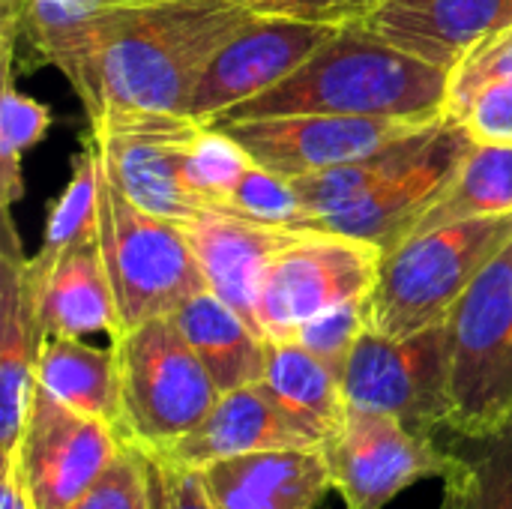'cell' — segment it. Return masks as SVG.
I'll return each mask as SVG.
<instances>
[{
    "instance_id": "cell-1",
    "label": "cell",
    "mask_w": 512,
    "mask_h": 509,
    "mask_svg": "<svg viewBox=\"0 0 512 509\" xmlns=\"http://www.w3.org/2000/svg\"><path fill=\"white\" fill-rule=\"evenodd\" d=\"M249 18L231 0L111 3L96 30L102 111L186 114L204 69Z\"/></svg>"
},
{
    "instance_id": "cell-2",
    "label": "cell",
    "mask_w": 512,
    "mask_h": 509,
    "mask_svg": "<svg viewBox=\"0 0 512 509\" xmlns=\"http://www.w3.org/2000/svg\"><path fill=\"white\" fill-rule=\"evenodd\" d=\"M450 72L390 45L363 21L339 27L300 69L276 87L237 102L207 126L294 114L339 117H447Z\"/></svg>"
},
{
    "instance_id": "cell-3",
    "label": "cell",
    "mask_w": 512,
    "mask_h": 509,
    "mask_svg": "<svg viewBox=\"0 0 512 509\" xmlns=\"http://www.w3.org/2000/svg\"><path fill=\"white\" fill-rule=\"evenodd\" d=\"M510 243L512 213H501L435 228L384 252L369 294L372 330L402 339L444 324Z\"/></svg>"
},
{
    "instance_id": "cell-4",
    "label": "cell",
    "mask_w": 512,
    "mask_h": 509,
    "mask_svg": "<svg viewBox=\"0 0 512 509\" xmlns=\"http://www.w3.org/2000/svg\"><path fill=\"white\" fill-rule=\"evenodd\" d=\"M96 234L123 330L171 315L183 300L207 291L183 225L129 201L108 177L105 162L99 165Z\"/></svg>"
},
{
    "instance_id": "cell-5",
    "label": "cell",
    "mask_w": 512,
    "mask_h": 509,
    "mask_svg": "<svg viewBox=\"0 0 512 509\" xmlns=\"http://www.w3.org/2000/svg\"><path fill=\"white\" fill-rule=\"evenodd\" d=\"M120 372L123 438L162 453L204 423L219 387L171 315L123 330L111 342Z\"/></svg>"
},
{
    "instance_id": "cell-6",
    "label": "cell",
    "mask_w": 512,
    "mask_h": 509,
    "mask_svg": "<svg viewBox=\"0 0 512 509\" xmlns=\"http://www.w3.org/2000/svg\"><path fill=\"white\" fill-rule=\"evenodd\" d=\"M450 432L477 441L512 429V243L447 318Z\"/></svg>"
},
{
    "instance_id": "cell-7",
    "label": "cell",
    "mask_w": 512,
    "mask_h": 509,
    "mask_svg": "<svg viewBox=\"0 0 512 509\" xmlns=\"http://www.w3.org/2000/svg\"><path fill=\"white\" fill-rule=\"evenodd\" d=\"M351 411L387 414L417 435L450 429V339L447 321L411 336L366 330L342 372Z\"/></svg>"
},
{
    "instance_id": "cell-8",
    "label": "cell",
    "mask_w": 512,
    "mask_h": 509,
    "mask_svg": "<svg viewBox=\"0 0 512 509\" xmlns=\"http://www.w3.org/2000/svg\"><path fill=\"white\" fill-rule=\"evenodd\" d=\"M204 123L165 111L108 108L90 120L102 162L117 189L153 216L186 225L213 207L189 186L186 156Z\"/></svg>"
},
{
    "instance_id": "cell-9",
    "label": "cell",
    "mask_w": 512,
    "mask_h": 509,
    "mask_svg": "<svg viewBox=\"0 0 512 509\" xmlns=\"http://www.w3.org/2000/svg\"><path fill=\"white\" fill-rule=\"evenodd\" d=\"M381 258L384 252L375 243L330 231H300L264 267L258 285V324L264 336L291 342L309 318L369 297Z\"/></svg>"
},
{
    "instance_id": "cell-10",
    "label": "cell",
    "mask_w": 512,
    "mask_h": 509,
    "mask_svg": "<svg viewBox=\"0 0 512 509\" xmlns=\"http://www.w3.org/2000/svg\"><path fill=\"white\" fill-rule=\"evenodd\" d=\"M474 144L477 141L465 123L441 117L429 129L420 150L402 168H396L390 177L369 186L366 192L348 198L345 204L318 213L309 222V231L357 237L375 243L381 252L396 249L414 234L417 222L450 186Z\"/></svg>"
},
{
    "instance_id": "cell-11",
    "label": "cell",
    "mask_w": 512,
    "mask_h": 509,
    "mask_svg": "<svg viewBox=\"0 0 512 509\" xmlns=\"http://www.w3.org/2000/svg\"><path fill=\"white\" fill-rule=\"evenodd\" d=\"M321 450L348 509H384L408 486L450 480L462 468V456L438 450L399 420L351 408Z\"/></svg>"
},
{
    "instance_id": "cell-12",
    "label": "cell",
    "mask_w": 512,
    "mask_h": 509,
    "mask_svg": "<svg viewBox=\"0 0 512 509\" xmlns=\"http://www.w3.org/2000/svg\"><path fill=\"white\" fill-rule=\"evenodd\" d=\"M123 435L36 387L27 423L12 453L36 509H69L81 501L123 450ZM9 459V456H6Z\"/></svg>"
},
{
    "instance_id": "cell-13",
    "label": "cell",
    "mask_w": 512,
    "mask_h": 509,
    "mask_svg": "<svg viewBox=\"0 0 512 509\" xmlns=\"http://www.w3.org/2000/svg\"><path fill=\"white\" fill-rule=\"evenodd\" d=\"M429 123L435 120L294 114V117L228 123L216 129H225L252 156L255 165L285 180H297L306 174L333 171L363 156H372L387 144L426 129Z\"/></svg>"
},
{
    "instance_id": "cell-14",
    "label": "cell",
    "mask_w": 512,
    "mask_h": 509,
    "mask_svg": "<svg viewBox=\"0 0 512 509\" xmlns=\"http://www.w3.org/2000/svg\"><path fill=\"white\" fill-rule=\"evenodd\" d=\"M339 27L291 18L252 15L243 30L210 60L192 99L189 117L210 123L216 114L246 102L300 69Z\"/></svg>"
},
{
    "instance_id": "cell-15",
    "label": "cell",
    "mask_w": 512,
    "mask_h": 509,
    "mask_svg": "<svg viewBox=\"0 0 512 509\" xmlns=\"http://www.w3.org/2000/svg\"><path fill=\"white\" fill-rule=\"evenodd\" d=\"M363 24L390 45L453 72L483 39L512 27V0H375Z\"/></svg>"
},
{
    "instance_id": "cell-16",
    "label": "cell",
    "mask_w": 512,
    "mask_h": 509,
    "mask_svg": "<svg viewBox=\"0 0 512 509\" xmlns=\"http://www.w3.org/2000/svg\"><path fill=\"white\" fill-rule=\"evenodd\" d=\"M324 441L297 423L264 384L237 387L222 393L213 411L198 429L180 438L159 456L186 465L207 468L222 459L264 453V450H321ZM153 453V450H150Z\"/></svg>"
},
{
    "instance_id": "cell-17",
    "label": "cell",
    "mask_w": 512,
    "mask_h": 509,
    "mask_svg": "<svg viewBox=\"0 0 512 509\" xmlns=\"http://www.w3.org/2000/svg\"><path fill=\"white\" fill-rule=\"evenodd\" d=\"M183 231L201 264L207 288L222 303H228L252 330L264 336L258 324V285H261L264 267L300 231L270 228L234 210H210L186 222Z\"/></svg>"
},
{
    "instance_id": "cell-18",
    "label": "cell",
    "mask_w": 512,
    "mask_h": 509,
    "mask_svg": "<svg viewBox=\"0 0 512 509\" xmlns=\"http://www.w3.org/2000/svg\"><path fill=\"white\" fill-rule=\"evenodd\" d=\"M3 258H0V453L3 459L18 450L36 396V363L42 330L36 303L24 276V252L18 246L12 219H3Z\"/></svg>"
},
{
    "instance_id": "cell-19",
    "label": "cell",
    "mask_w": 512,
    "mask_h": 509,
    "mask_svg": "<svg viewBox=\"0 0 512 509\" xmlns=\"http://www.w3.org/2000/svg\"><path fill=\"white\" fill-rule=\"evenodd\" d=\"M216 509H315L333 489L324 450H264L201 468Z\"/></svg>"
},
{
    "instance_id": "cell-20",
    "label": "cell",
    "mask_w": 512,
    "mask_h": 509,
    "mask_svg": "<svg viewBox=\"0 0 512 509\" xmlns=\"http://www.w3.org/2000/svg\"><path fill=\"white\" fill-rule=\"evenodd\" d=\"M27 288L36 303V321L42 339L45 336L84 339L93 333H105L111 342L120 339L123 327H120L111 279L105 270L99 234H90L81 243H75L39 285L27 282Z\"/></svg>"
},
{
    "instance_id": "cell-21",
    "label": "cell",
    "mask_w": 512,
    "mask_h": 509,
    "mask_svg": "<svg viewBox=\"0 0 512 509\" xmlns=\"http://www.w3.org/2000/svg\"><path fill=\"white\" fill-rule=\"evenodd\" d=\"M21 39L39 63L57 66L75 87L90 120L102 114L96 75V30L108 0H6Z\"/></svg>"
},
{
    "instance_id": "cell-22",
    "label": "cell",
    "mask_w": 512,
    "mask_h": 509,
    "mask_svg": "<svg viewBox=\"0 0 512 509\" xmlns=\"http://www.w3.org/2000/svg\"><path fill=\"white\" fill-rule=\"evenodd\" d=\"M171 321L192 345V351L201 357L219 393H231L237 387L264 381L270 339L252 330L210 288L183 300L171 312Z\"/></svg>"
},
{
    "instance_id": "cell-23",
    "label": "cell",
    "mask_w": 512,
    "mask_h": 509,
    "mask_svg": "<svg viewBox=\"0 0 512 509\" xmlns=\"http://www.w3.org/2000/svg\"><path fill=\"white\" fill-rule=\"evenodd\" d=\"M36 387L69 408L114 426L123 435L120 372L114 345L96 348L72 336H45L36 363Z\"/></svg>"
},
{
    "instance_id": "cell-24",
    "label": "cell",
    "mask_w": 512,
    "mask_h": 509,
    "mask_svg": "<svg viewBox=\"0 0 512 509\" xmlns=\"http://www.w3.org/2000/svg\"><path fill=\"white\" fill-rule=\"evenodd\" d=\"M276 402L324 444L345 420V393L342 375L333 372L321 357H315L300 342H273L267 345V372L261 381Z\"/></svg>"
},
{
    "instance_id": "cell-25",
    "label": "cell",
    "mask_w": 512,
    "mask_h": 509,
    "mask_svg": "<svg viewBox=\"0 0 512 509\" xmlns=\"http://www.w3.org/2000/svg\"><path fill=\"white\" fill-rule=\"evenodd\" d=\"M501 213H512V144L477 141L411 237Z\"/></svg>"
},
{
    "instance_id": "cell-26",
    "label": "cell",
    "mask_w": 512,
    "mask_h": 509,
    "mask_svg": "<svg viewBox=\"0 0 512 509\" xmlns=\"http://www.w3.org/2000/svg\"><path fill=\"white\" fill-rule=\"evenodd\" d=\"M99 165L102 150L93 132L84 135L81 153L72 162V180L48 213V225L42 234V246L33 258H27L24 273L30 285H39L54 264L84 237L96 234V207H99Z\"/></svg>"
},
{
    "instance_id": "cell-27",
    "label": "cell",
    "mask_w": 512,
    "mask_h": 509,
    "mask_svg": "<svg viewBox=\"0 0 512 509\" xmlns=\"http://www.w3.org/2000/svg\"><path fill=\"white\" fill-rule=\"evenodd\" d=\"M18 21L12 9L3 3V39H0V57H3V93H0V195H3V216H9V207L24 195V174L21 159L24 153L42 141V135L51 126V111L39 105L36 99L18 93L15 87V39H18Z\"/></svg>"
},
{
    "instance_id": "cell-28",
    "label": "cell",
    "mask_w": 512,
    "mask_h": 509,
    "mask_svg": "<svg viewBox=\"0 0 512 509\" xmlns=\"http://www.w3.org/2000/svg\"><path fill=\"white\" fill-rule=\"evenodd\" d=\"M252 165V156L225 129L204 123L186 156V180L213 210H231L228 195Z\"/></svg>"
},
{
    "instance_id": "cell-29",
    "label": "cell",
    "mask_w": 512,
    "mask_h": 509,
    "mask_svg": "<svg viewBox=\"0 0 512 509\" xmlns=\"http://www.w3.org/2000/svg\"><path fill=\"white\" fill-rule=\"evenodd\" d=\"M474 444L477 450L462 456V468L444 483L459 489L465 509H512V429Z\"/></svg>"
},
{
    "instance_id": "cell-30",
    "label": "cell",
    "mask_w": 512,
    "mask_h": 509,
    "mask_svg": "<svg viewBox=\"0 0 512 509\" xmlns=\"http://www.w3.org/2000/svg\"><path fill=\"white\" fill-rule=\"evenodd\" d=\"M228 204L234 213H240L252 222H261L270 228L306 231L309 213H306L294 183L261 168V165H252L237 180V186L228 195Z\"/></svg>"
},
{
    "instance_id": "cell-31",
    "label": "cell",
    "mask_w": 512,
    "mask_h": 509,
    "mask_svg": "<svg viewBox=\"0 0 512 509\" xmlns=\"http://www.w3.org/2000/svg\"><path fill=\"white\" fill-rule=\"evenodd\" d=\"M372 327L369 321V297H357L348 303H339L315 318H309L294 342H300L303 348H309L315 357H321L333 372H345L348 357L354 351V345L360 342V336Z\"/></svg>"
},
{
    "instance_id": "cell-32",
    "label": "cell",
    "mask_w": 512,
    "mask_h": 509,
    "mask_svg": "<svg viewBox=\"0 0 512 509\" xmlns=\"http://www.w3.org/2000/svg\"><path fill=\"white\" fill-rule=\"evenodd\" d=\"M512 78V27L483 39L453 72L447 87V117L459 120L477 99V93L495 81Z\"/></svg>"
},
{
    "instance_id": "cell-33",
    "label": "cell",
    "mask_w": 512,
    "mask_h": 509,
    "mask_svg": "<svg viewBox=\"0 0 512 509\" xmlns=\"http://www.w3.org/2000/svg\"><path fill=\"white\" fill-rule=\"evenodd\" d=\"M69 509H153L141 447L126 441L120 456L99 477V483Z\"/></svg>"
},
{
    "instance_id": "cell-34",
    "label": "cell",
    "mask_w": 512,
    "mask_h": 509,
    "mask_svg": "<svg viewBox=\"0 0 512 509\" xmlns=\"http://www.w3.org/2000/svg\"><path fill=\"white\" fill-rule=\"evenodd\" d=\"M141 453L147 462L153 509H216L198 468L177 465V462H171L159 453H150L144 447H141Z\"/></svg>"
},
{
    "instance_id": "cell-35",
    "label": "cell",
    "mask_w": 512,
    "mask_h": 509,
    "mask_svg": "<svg viewBox=\"0 0 512 509\" xmlns=\"http://www.w3.org/2000/svg\"><path fill=\"white\" fill-rule=\"evenodd\" d=\"M231 3L264 18H291L306 24L345 27V24L366 21L375 0H231Z\"/></svg>"
},
{
    "instance_id": "cell-36",
    "label": "cell",
    "mask_w": 512,
    "mask_h": 509,
    "mask_svg": "<svg viewBox=\"0 0 512 509\" xmlns=\"http://www.w3.org/2000/svg\"><path fill=\"white\" fill-rule=\"evenodd\" d=\"M462 123L483 144H512V78L495 81L477 93Z\"/></svg>"
},
{
    "instance_id": "cell-37",
    "label": "cell",
    "mask_w": 512,
    "mask_h": 509,
    "mask_svg": "<svg viewBox=\"0 0 512 509\" xmlns=\"http://www.w3.org/2000/svg\"><path fill=\"white\" fill-rule=\"evenodd\" d=\"M0 509H36L21 477V465L15 456L3 459V486H0Z\"/></svg>"
},
{
    "instance_id": "cell-38",
    "label": "cell",
    "mask_w": 512,
    "mask_h": 509,
    "mask_svg": "<svg viewBox=\"0 0 512 509\" xmlns=\"http://www.w3.org/2000/svg\"><path fill=\"white\" fill-rule=\"evenodd\" d=\"M438 509H465V501L459 495V489L453 483H444V501Z\"/></svg>"
},
{
    "instance_id": "cell-39",
    "label": "cell",
    "mask_w": 512,
    "mask_h": 509,
    "mask_svg": "<svg viewBox=\"0 0 512 509\" xmlns=\"http://www.w3.org/2000/svg\"><path fill=\"white\" fill-rule=\"evenodd\" d=\"M108 3H141V0H108Z\"/></svg>"
}]
</instances>
